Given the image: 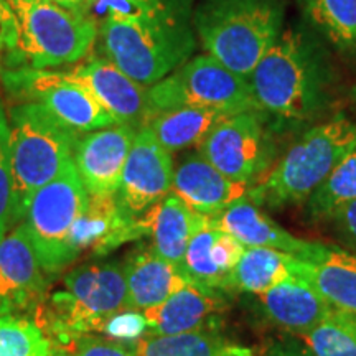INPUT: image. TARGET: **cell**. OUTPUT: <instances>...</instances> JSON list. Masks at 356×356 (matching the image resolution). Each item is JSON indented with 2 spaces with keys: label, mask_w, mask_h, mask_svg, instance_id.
I'll return each instance as SVG.
<instances>
[{
  "label": "cell",
  "mask_w": 356,
  "mask_h": 356,
  "mask_svg": "<svg viewBox=\"0 0 356 356\" xmlns=\"http://www.w3.org/2000/svg\"><path fill=\"white\" fill-rule=\"evenodd\" d=\"M337 79L327 44L314 29L299 25L284 29L248 83L262 113L304 121L330 106Z\"/></svg>",
  "instance_id": "6da1fadb"
},
{
  "label": "cell",
  "mask_w": 356,
  "mask_h": 356,
  "mask_svg": "<svg viewBox=\"0 0 356 356\" xmlns=\"http://www.w3.org/2000/svg\"><path fill=\"white\" fill-rule=\"evenodd\" d=\"M191 25L207 55L248 79L286 29V0H202Z\"/></svg>",
  "instance_id": "7a4b0ae2"
},
{
  "label": "cell",
  "mask_w": 356,
  "mask_h": 356,
  "mask_svg": "<svg viewBox=\"0 0 356 356\" xmlns=\"http://www.w3.org/2000/svg\"><path fill=\"white\" fill-rule=\"evenodd\" d=\"M356 147V124L337 114L302 134L262 180L249 188L257 207L284 208L307 203L337 163Z\"/></svg>",
  "instance_id": "3957f363"
},
{
  "label": "cell",
  "mask_w": 356,
  "mask_h": 356,
  "mask_svg": "<svg viewBox=\"0 0 356 356\" xmlns=\"http://www.w3.org/2000/svg\"><path fill=\"white\" fill-rule=\"evenodd\" d=\"M10 165L13 177V220H24L37 191L73 162L81 134L63 126L37 102H22L10 111Z\"/></svg>",
  "instance_id": "277c9868"
},
{
  "label": "cell",
  "mask_w": 356,
  "mask_h": 356,
  "mask_svg": "<svg viewBox=\"0 0 356 356\" xmlns=\"http://www.w3.org/2000/svg\"><path fill=\"white\" fill-rule=\"evenodd\" d=\"M97 40L101 55L147 88L188 61L198 43L191 20L106 19L99 24Z\"/></svg>",
  "instance_id": "5b68a950"
},
{
  "label": "cell",
  "mask_w": 356,
  "mask_h": 356,
  "mask_svg": "<svg viewBox=\"0 0 356 356\" xmlns=\"http://www.w3.org/2000/svg\"><path fill=\"white\" fill-rule=\"evenodd\" d=\"M19 25L12 63L22 68L51 70L78 65L92 50L99 26L91 17L51 0H8Z\"/></svg>",
  "instance_id": "8992f818"
},
{
  "label": "cell",
  "mask_w": 356,
  "mask_h": 356,
  "mask_svg": "<svg viewBox=\"0 0 356 356\" xmlns=\"http://www.w3.org/2000/svg\"><path fill=\"white\" fill-rule=\"evenodd\" d=\"M89 195L79 180L74 162L30 200L22 222L47 274L60 273L78 257L73 236L86 210Z\"/></svg>",
  "instance_id": "52a82bcc"
},
{
  "label": "cell",
  "mask_w": 356,
  "mask_h": 356,
  "mask_svg": "<svg viewBox=\"0 0 356 356\" xmlns=\"http://www.w3.org/2000/svg\"><path fill=\"white\" fill-rule=\"evenodd\" d=\"M149 104L152 115L178 108L222 109L231 114L257 109L248 79L207 53L191 56L150 86Z\"/></svg>",
  "instance_id": "ba28073f"
},
{
  "label": "cell",
  "mask_w": 356,
  "mask_h": 356,
  "mask_svg": "<svg viewBox=\"0 0 356 356\" xmlns=\"http://www.w3.org/2000/svg\"><path fill=\"white\" fill-rule=\"evenodd\" d=\"M53 300L61 332L106 328L111 320L131 310L124 264L99 262L74 267L65 275V292L56 293Z\"/></svg>",
  "instance_id": "9c48e42d"
},
{
  "label": "cell",
  "mask_w": 356,
  "mask_h": 356,
  "mask_svg": "<svg viewBox=\"0 0 356 356\" xmlns=\"http://www.w3.org/2000/svg\"><path fill=\"white\" fill-rule=\"evenodd\" d=\"M3 84L24 102H37L63 126L78 134L99 131L115 124L108 111L68 71L19 68L3 71Z\"/></svg>",
  "instance_id": "30bf717a"
},
{
  "label": "cell",
  "mask_w": 356,
  "mask_h": 356,
  "mask_svg": "<svg viewBox=\"0 0 356 356\" xmlns=\"http://www.w3.org/2000/svg\"><path fill=\"white\" fill-rule=\"evenodd\" d=\"M259 109L229 115L208 134L198 152L231 180L251 186L267 170L273 140Z\"/></svg>",
  "instance_id": "8fae6325"
},
{
  "label": "cell",
  "mask_w": 356,
  "mask_h": 356,
  "mask_svg": "<svg viewBox=\"0 0 356 356\" xmlns=\"http://www.w3.org/2000/svg\"><path fill=\"white\" fill-rule=\"evenodd\" d=\"M172 152L160 144L149 127L137 131L129 150L115 200L131 218H142L150 208L172 193Z\"/></svg>",
  "instance_id": "7c38bea8"
},
{
  "label": "cell",
  "mask_w": 356,
  "mask_h": 356,
  "mask_svg": "<svg viewBox=\"0 0 356 356\" xmlns=\"http://www.w3.org/2000/svg\"><path fill=\"white\" fill-rule=\"evenodd\" d=\"M68 73L91 91L115 124L140 129L152 118L149 88L127 76L104 55H88Z\"/></svg>",
  "instance_id": "4fadbf2b"
},
{
  "label": "cell",
  "mask_w": 356,
  "mask_h": 356,
  "mask_svg": "<svg viewBox=\"0 0 356 356\" xmlns=\"http://www.w3.org/2000/svg\"><path fill=\"white\" fill-rule=\"evenodd\" d=\"M137 131L134 126L119 124L79 136L73 162L88 195L115 197Z\"/></svg>",
  "instance_id": "5bb4252c"
},
{
  "label": "cell",
  "mask_w": 356,
  "mask_h": 356,
  "mask_svg": "<svg viewBox=\"0 0 356 356\" xmlns=\"http://www.w3.org/2000/svg\"><path fill=\"white\" fill-rule=\"evenodd\" d=\"M44 287V270L20 221L0 243V317L37 305Z\"/></svg>",
  "instance_id": "9a60e30c"
},
{
  "label": "cell",
  "mask_w": 356,
  "mask_h": 356,
  "mask_svg": "<svg viewBox=\"0 0 356 356\" xmlns=\"http://www.w3.org/2000/svg\"><path fill=\"white\" fill-rule=\"evenodd\" d=\"M293 270L332 309L356 318V254L333 244L310 243L293 256Z\"/></svg>",
  "instance_id": "2e32d148"
},
{
  "label": "cell",
  "mask_w": 356,
  "mask_h": 356,
  "mask_svg": "<svg viewBox=\"0 0 356 356\" xmlns=\"http://www.w3.org/2000/svg\"><path fill=\"white\" fill-rule=\"evenodd\" d=\"M249 188L222 175L198 150L186 154L173 170L172 193L203 216L220 215L231 204L248 198Z\"/></svg>",
  "instance_id": "e0dca14e"
},
{
  "label": "cell",
  "mask_w": 356,
  "mask_h": 356,
  "mask_svg": "<svg viewBox=\"0 0 356 356\" xmlns=\"http://www.w3.org/2000/svg\"><path fill=\"white\" fill-rule=\"evenodd\" d=\"M244 249L233 236L218 228L211 216H203L186 248L181 270L190 282L226 292Z\"/></svg>",
  "instance_id": "ac0fdd59"
},
{
  "label": "cell",
  "mask_w": 356,
  "mask_h": 356,
  "mask_svg": "<svg viewBox=\"0 0 356 356\" xmlns=\"http://www.w3.org/2000/svg\"><path fill=\"white\" fill-rule=\"evenodd\" d=\"M225 307L226 300L220 291L190 282L165 302L140 314L150 335H177L213 330V323Z\"/></svg>",
  "instance_id": "d6986e66"
},
{
  "label": "cell",
  "mask_w": 356,
  "mask_h": 356,
  "mask_svg": "<svg viewBox=\"0 0 356 356\" xmlns=\"http://www.w3.org/2000/svg\"><path fill=\"white\" fill-rule=\"evenodd\" d=\"M256 297L259 309L270 323L297 337L310 332L332 309L328 302L300 277L280 282Z\"/></svg>",
  "instance_id": "ffe728a7"
},
{
  "label": "cell",
  "mask_w": 356,
  "mask_h": 356,
  "mask_svg": "<svg viewBox=\"0 0 356 356\" xmlns=\"http://www.w3.org/2000/svg\"><path fill=\"white\" fill-rule=\"evenodd\" d=\"M124 274L129 307L136 312L160 305L190 284L184 270L159 256L154 248L137 249L129 254L124 262Z\"/></svg>",
  "instance_id": "44dd1931"
},
{
  "label": "cell",
  "mask_w": 356,
  "mask_h": 356,
  "mask_svg": "<svg viewBox=\"0 0 356 356\" xmlns=\"http://www.w3.org/2000/svg\"><path fill=\"white\" fill-rule=\"evenodd\" d=\"M211 218L218 228L233 236L244 248H267L299 256L310 244L279 226L249 198L239 200Z\"/></svg>",
  "instance_id": "7402d4cb"
},
{
  "label": "cell",
  "mask_w": 356,
  "mask_h": 356,
  "mask_svg": "<svg viewBox=\"0 0 356 356\" xmlns=\"http://www.w3.org/2000/svg\"><path fill=\"white\" fill-rule=\"evenodd\" d=\"M142 218L147 233L152 236L154 251L181 269L186 248L203 215L191 211L177 195L168 193Z\"/></svg>",
  "instance_id": "603a6c76"
},
{
  "label": "cell",
  "mask_w": 356,
  "mask_h": 356,
  "mask_svg": "<svg viewBox=\"0 0 356 356\" xmlns=\"http://www.w3.org/2000/svg\"><path fill=\"white\" fill-rule=\"evenodd\" d=\"M131 346V345H129ZM136 356H257L252 346L238 343L216 330H197L177 335H149L131 346Z\"/></svg>",
  "instance_id": "cb8c5ba5"
},
{
  "label": "cell",
  "mask_w": 356,
  "mask_h": 356,
  "mask_svg": "<svg viewBox=\"0 0 356 356\" xmlns=\"http://www.w3.org/2000/svg\"><path fill=\"white\" fill-rule=\"evenodd\" d=\"M229 115L233 114L222 109L178 108L155 113L145 126L154 132L160 144L173 154L195 145L200 147L208 134Z\"/></svg>",
  "instance_id": "d4e9b609"
},
{
  "label": "cell",
  "mask_w": 356,
  "mask_h": 356,
  "mask_svg": "<svg viewBox=\"0 0 356 356\" xmlns=\"http://www.w3.org/2000/svg\"><path fill=\"white\" fill-rule=\"evenodd\" d=\"M296 277L292 254L267 248H246L231 273L229 291L261 296Z\"/></svg>",
  "instance_id": "484cf974"
},
{
  "label": "cell",
  "mask_w": 356,
  "mask_h": 356,
  "mask_svg": "<svg viewBox=\"0 0 356 356\" xmlns=\"http://www.w3.org/2000/svg\"><path fill=\"white\" fill-rule=\"evenodd\" d=\"M305 20L341 53H356V0H296Z\"/></svg>",
  "instance_id": "4316f807"
},
{
  "label": "cell",
  "mask_w": 356,
  "mask_h": 356,
  "mask_svg": "<svg viewBox=\"0 0 356 356\" xmlns=\"http://www.w3.org/2000/svg\"><path fill=\"white\" fill-rule=\"evenodd\" d=\"M193 0H96L89 17L97 26L106 19L184 22L191 20Z\"/></svg>",
  "instance_id": "83f0119b"
},
{
  "label": "cell",
  "mask_w": 356,
  "mask_h": 356,
  "mask_svg": "<svg viewBox=\"0 0 356 356\" xmlns=\"http://www.w3.org/2000/svg\"><path fill=\"white\" fill-rule=\"evenodd\" d=\"M356 200V147L346 154L330 175L307 200V213L314 220H332V216Z\"/></svg>",
  "instance_id": "f1b7e54d"
},
{
  "label": "cell",
  "mask_w": 356,
  "mask_h": 356,
  "mask_svg": "<svg viewBox=\"0 0 356 356\" xmlns=\"http://www.w3.org/2000/svg\"><path fill=\"white\" fill-rule=\"evenodd\" d=\"M300 340L312 356H356V318L330 309Z\"/></svg>",
  "instance_id": "f546056e"
},
{
  "label": "cell",
  "mask_w": 356,
  "mask_h": 356,
  "mask_svg": "<svg viewBox=\"0 0 356 356\" xmlns=\"http://www.w3.org/2000/svg\"><path fill=\"white\" fill-rule=\"evenodd\" d=\"M0 356H68L30 320L0 317Z\"/></svg>",
  "instance_id": "4dcf8cb0"
},
{
  "label": "cell",
  "mask_w": 356,
  "mask_h": 356,
  "mask_svg": "<svg viewBox=\"0 0 356 356\" xmlns=\"http://www.w3.org/2000/svg\"><path fill=\"white\" fill-rule=\"evenodd\" d=\"M13 207L15 195L10 165V126L6 113L0 108V243L10 231L12 225H15Z\"/></svg>",
  "instance_id": "1f68e13d"
},
{
  "label": "cell",
  "mask_w": 356,
  "mask_h": 356,
  "mask_svg": "<svg viewBox=\"0 0 356 356\" xmlns=\"http://www.w3.org/2000/svg\"><path fill=\"white\" fill-rule=\"evenodd\" d=\"M73 356H136L129 345L97 337H81Z\"/></svg>",
  "instance_id": "d6a6232c"
},
{
  "label": "cell",
  "mask_w": 356,
  "mask_h": 356,
  "mask_svg": "<svg viewBox=\"0 0 356 356\" xmlns=\"http://www.w3.org/2000/svg\"><path fill=\"white\" fill-rule=\"evenodd\" d=\"M332 221L335 222L338 233L341 234L345 243L356 251V200L340 208L332 216Z\"/></svg>",
  "instance_id": "836d02e7"
},
{
  "label": "cell",
  "mask_w": 356,
  "mask_h": 356,
  "mask_svg": "<svg viewBox=\"0 0 356 356\" xmlns=\"http://www.w3.org/2000/svg\"><path fill=\"white\" fill-rule=\"evenodd\" d=\"M0 37L6 43L7 53L15 50L17 38H19V25H17V17L8 0H0Z\"/></svg>",
  "instance_id": "e575fe53"
},
{
  "label": "cell",
  "mask_w": 356,
  "mask_h": 356,
  "mask_svg": "<svg viewBox=\"0 0 356 356\" xmlns=\"http://www.w3.org/2000/svg\"><path fill=\"white\" fill-rule=\"evenodd\" d=\"M257 356H312L305 345L296 343V341H280V343L270 345Z\"/></svg>",
  "instance_id": "d590c367"
},
{
  "label": "cell",
  "mask_w": 356,
  "mask_h": 356,
  "mask_svg": "<svg viewBox=\"0 0 356 356\" xmlns=\"http://www.w3.org/2000/svg\"><path fill=\"white\" fill-rule=\"evenodd\" d=\"M51 2H55L61 7L70 8V10L84 13V15L89 17V12H91L96 0H51Z\"/></svg>",
  "instance_id": "8d00e7d4"
},
{
  "label": "cell",
  "mask_w": 356,
  "mask_h": 356,
  "mask_svg": "<svg viewBox=\"0 0 356 356\" xmlns=\"http://www.w3.org/2000/svg\"><path fill=\"white\" fill-rule=\"evenodd\" d=\"M3 50H6V43H3V40H2V37H0V55H2V53H3Z\"/></svg>",
  "instance_id": "74e56055"
},
{
  "label": "cell",
  "mask_w": 356,
  "mask_h": 356,
  "mask_svg": "<svg viewBox=\"0 0 356 356\" xmlns=\"http://www.w3.org/2000/svg\"><path fill=\"white\" fill-rule=\"evenodd\" d=\"M351 95H353V97L356 99V86L353 88V91H351Z\"/></svg>",
  "instance_id": "f35d334b"
}]
</instances>
